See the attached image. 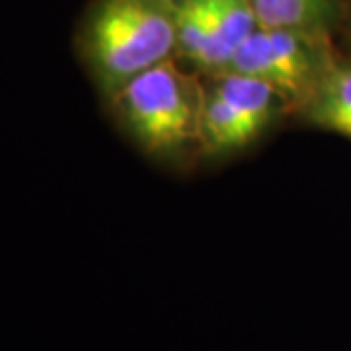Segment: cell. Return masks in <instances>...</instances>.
<instances>
[{
  "label": "cell",
  "mask_w": 351,
  "mask_h": 351,
  "mask_svg": "<svg viewBox=\"0 0 351 351\" xmlns=\"http://www.w3.org/2000/svg\"><path fill=\"white\" fill-rule=\"evenodd\" d=\"M76 53L101 96L178 55V0H94L76 32Z\"/></svg>",
  "instance_id": "1"
},
{
  "label": "cell",
  "mask_w": 351,
  "mask_h": 351,
  "mask_svg": "<svg viewBox=\"0 0 351 351\" xmlns=\"http://www.w3.org/2000/svg\"><path fill=\"white\" fill-rule=\"evenodd\" d=\"M110 101L119 125L149 156L174 160L199 147L205 88L174 59L135 76Z\"/></svg>",
  "instance_id": "2"
},
{
  "label": "cell",
  "mask_w": 351,
  "mask_h": 351,
  "mask_svg": "<svg viewBox=\"0 0 351 351\" xmlns=\"http://www.w3.org/2000/svg\"><path fill=\"white\" fill-rule=\"evenodd\" d=\"M334 61L328 36L260 25L234 53L226 73L265 82L289 108L301 110Z\"/></svg>",
  "instance_id": "3"
},
{
  "label": "cell",
  "mask_w": 351,
  "mask_h": 351,
  "mask_svg": "<svg viewBox=\"0 0 351 351\" xmlns=\"http://www.w3.org/2000/svg\"><path fill=\"white\" fill-rule=\"evenodd\" d=\"M289 108L283 96L250 76L223 73L205 90L199 149L225 156L262 137L279 113Z\"/></svg>",
  "instance_id": "4"
},
{
  "label": "cell",
  "mask_w": 351,
  "mask_h": 351,
  "mask_svg": "<svg viewBox=\"0 0 351 351\" xmlns=\"http://www.w3.org/2000/svg\"><path fill=\"white\" fill-rule=\"evenodd\" d=\"M178 55L209 76L228 71L230 55L217 36L205 0H178Z\"/></svg>",
  "instance_id": "5"
},
{
  "label": "cell",
  "mask_w": 351,
  "mask_h": 351,
  "mask_svg": "<svg viewBox=\"0 0 351 351\" xmlns=\"http://www.w3.org/2000/svg\"><path fill=\"white\" fill-rule=\"evenodd\" d=\"M301 113L308 123L351 141V63L334 61Z\"/></svg>",
  "instance_id": "6"
},
{
  "label": "cell",
  "mask_w": 351,
  "mask_h": 351,
  "mask_svg": "<svg viewBox=\"0 0 351 351\" xmlns=\"http://www.w3.org/2000/svg\"><path fill=\"white\" fill-rule=\"evenodd\" d=\"M262 27L328 36L336 18L334 0H250Z\"/></svg>",
  "instance_id": "7"
},
{
  "label": "cell",
  "mask_w": 351,
  "mask_h": 351,
  "mask_svg": "<svg viewBox=\"0 0 351 351\" xmlns=\"http://www.w3.org/2000/svg\"><path fill=\"white\" fill-rule=\"evenodd\" d=\"M217 36L230 55V61L239 47L260 27L250 0H205Z\"/></svg>",
  "instance_id": "8"
}]
</instances>
